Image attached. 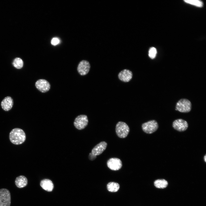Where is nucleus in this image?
<instances>
[{"label":"nucleus","mask_w":206,"mask_h":206,"mask_svg":"<svg viewBox=\"0 0 206 206\" xmlns=\"http://www.w3.org/2000/svg\"><path fill=\"white\" fill-rule=\"evenodd\" d=\"M9 139L11 142L15 145L23 143L25 140L26 136L24 131L21 129L15 128L9 133Z\"/></svg>","instance_id":"nucleus-1"},{"label":"nucleus","mask_w":206,"mask_h":206,"mask_svg":"<svg viewBox=\"0 0 206 206\" xmlns=\"http://www.w3.org/2000/svg\"><path fill=\"white\" fill-rule=\"evenodd\" d=\"M116 132L117 136L119 138H124L128 135L130 131L128 126L125 122L119 121L116 124Z\"/></svg>","instance_id":"nucleus-2"},{"label":"nucleus","mask_w":206,"mask_h":206,"mask_svg":"<svg viewBox=\"0 0 206 206\" xmlns=\"http://www.w3.org/2000/svg\"><path fill=\"white\" fill-rule=\"evenodd\" d=\"M11 195L9 191L6 189H0V206H10Z\"/></svg>","instance_id":"nucleus-3"},{"label":"nucleus","mask_w":206,"mask_h":206,"mask_svg":"<svg viewBox=\"0 0 206 206\" xmlns=\"http://www.w3.org/2000/svg\"><path fill=\"white\" fill-rule=\"evenodd\" d=\"M191 106L190 101L187 99H182L177 103L176 110L182 112H188L190 111Z\"/></svg>","instance_id":"nucleus-4"},{"label":"nucleus","mask_w":206,"mask_h":206,"mask_svg":"<svg viewBox=\"0 0 206 206\" xmlns=\"http://www.w3.org/2000/svg\"><path fill=\"white\" fill-rule=\"evenodd\" d=\"M88 120L87 116L85 115H80L75 119L74 124L78 129L81 130L85 128L87 125Z\"/></svg>","instance_id":"nucleus-5"},{"label":"nucleus","mask_w":206,"mask_h":206,"mask_svg":"<svg viewBox=\"0 0 206 206\" xmlns=\"http://www.w3.org/2000/svg\"><path fill=\"white\" fill-rule=\"evenodd\" d=\"M143 130L147 134H151L155 132L158 128L157 121L152 120L143 124L142 126Z\"/></svg>","instance_id":"nucleus-6"},{"label":"nucleus","mask_w":206,"mask_h":206,"mask_svg":"<svg viewBox=\"0 0 206 206\" xmlns=\"http://www.w3.org/2000/svg\"><path fill=\"white\" fill-rule=\"evenodd\" d=\"M35 85L36 88L42 93H45L49 91L51 86L49 82L43 79H40L37 80L36 82Z\"/></svg>","instance_id":"nucleus-7"},{"label":"nucleus","mask_w":206,"mask_h":206,"mask_svg":"<svg viewBox=\"0 0 206 206\" xmlns=\"http://www.w3.org/2000/svg\"><path fill=\"white\" fill-rule=\"evenodd\" d=\"M90 68L89 62L86 60H82L79 64L77 67V71L81 76L86 75L89 72Z\"/></svg>","instance_id":"nucleus-8"},{"label":"nucleus","mask_w":206,"mask_h":206,"mask_svg":"<svg viewBox=\"0 0 206 206\" xmlns=\"http://www.w3.org/2000/svg\"><path fill=\"white\" fill-rule=\"evenodd\" d=\"M108 167L113 171L119 170L122 166V162L119 159L112 158L109 159L107 162Z\"/></svg>","instance_id":"nucleus-9"},{"label":"nucleus","mask_w":206,"mask_h":206,"mask_svg":"<svg viewBox=\"0 0 206 206\" xmlns=\"http://www.w3.org/2000/svg\"><path fill=\"white\" fill-rule=\"evenodd\" d=\"M118 77L121 81L128 82L130 81L133 77L132 72L130 70L124 69L120 71L118 74Z\"/></svg>","instance_id":"nucleus-10"},{"label":"nucleus","mask_w":206,"mask_h":206,"mask_svg":"<svg viewBox=\"0 0 206 206\" xmlns=\"http://www.w3.org/2000/svg\"><path fill=\"white\" fill-rule=\"evenodd\" d=\"M173 128L177 130L182 132L185 130L188 127V124L185 120L181 119L175 120L173 122Z\"/></svg>","instance_id":"nucleus-11"},{"label":"nucleus","mask_w":206,"mask_h":206,"mask_svg":"<svg viewBox=\"0 0 206 206\" xmlns=\"http://www.w3.org/2000/svg\"><path fill=\"white\" fill-rule=\"evenodd\" d=\"M107 144L105 141H102L95 146L92 150L91 152L96 156L101 154L106 149Z\"/></svg>","instance_id":"nucleus-12"},{"label":"nucleus","mask_w":206,"mask_h":206,"mask_svg":"<svg viewBox=\"0 0 206 206\" xmlns=\"http://www.w3.org/2000/svg\"><path fill=\"white\" fill-rule=\"evenodd\" d=\"M13 101L12 98L10 96L5 97L2 101L1 106L5 111H7L10 110L13 107Z\"/></svg>","instance_id":"nucleus-13"},{"label":"nucleus","mask_w":206,"mask_h":206,"mask_svg":"<svg viewBox=\"0 0 206 206\" xmlns=\"http://www.w3.org/2000/svg\"><path fill=\"white\" fill-rule=\"evenodd\" d=\"M15 183L18 188H21L26 186L28 183L27 178L23 175H20L17 177L15 180Z\"/></svg>","instance_id":"nucleus-14"},{"label":"nucleus","mask_w":206,"mask_h":206,"mask_svg":"<svg viewBox=\"0 0 206 206\" xmlns=\"http://www.w3.org/2000/svg\"><path fill=\"white\" fill-rule=\"evenodd\" d=\"M40 185L43 189L49 192L52 191L54 187V184L52 181L47 179L41 180L40 183Z\"/></svg>","instance_id":"nucleus-15"},{"label":"nucleus","mask_w":206,"mask_h":206,"mask_svg":"<svg viewBox=\"0 0 206 206\" xmlns=\"http://www.w3.org/2000/svg\"><path fill=\"white\" fill-rule=\"evenodd\" d=\"M154 185L157 188L164 189L167 187L168 182L165 179H158L154 181Z\"/></svg>","instance_id":"nucleus-16"},{"label":"nucleus","mask_w":206,"mask_h":206,"mask_svg":"<svg viewBox=\"0 0 206 206\" xmlns=\"http://www.w3.org/2000/svg\"><path fill=\"white\" fill-rule=\"evenodd\" d=\"M107 187L109 191L114 192H117L119 190L120 185L117 183L110 182L108 184Z\"/></svg>","instance_id":"nucleus-17"},{"label":"nucleus","mask_w":206,"mask_h":206,"mask_svg":"<svg viewBox=\"0 0 206 206\" xmlns=\"http://www.w3.org/2000/svg\"><path fill=\"white\" fill-rule=\"evenodd\" d=\"M13 65L16 68L18 69H21L23 66V62L20 58H17L14 60L13 62Z\"/></svg>","instance_id":"nucleus-18"},{"label":"nucleus","mask_w":206,"mask_h":206,"mask_svg":"<svg viewBox=\"0 0 206 206\" xmlns=\"http://www.w3.org/2000/svg\"><path fill=\"white\" fill-rule=\"evenodd\" d=\"M184 1L187 3L198 7H202L203 5V2L201 1L198 0H186Z\"/></svg>","instance_id":"nucleus-19"},{"label":"nucleus","mask_w":206,"mask_h":206,"mask_svg":"<svg viewBox=\"0 0 206 206\" xmlns=\"http://www.w3.org/2000/svg\"><path fill=\"white\" fill-rule=\"evenodd\" d=\"M157 53L156 48L154 47L150 48L148 52V56L152 59H154L156 57Z\"/></svg>","instance_id":"nucleus-20"},{"label":"nucleus","mask_w":206,"mask_h":206,"mask_svg":"<svg viewBox=\"0 0 206 206\" xmlns=\"http://www.w3.org/2000/svg\"><path fill=\"white\" fill-rule=\"evenodd\" d=\"M51 43L53 45H56L58 44L60 42V40L57 38H53L51 41Z\"/></svg>","instance_id":"nucleus-21"},{"label":"nucleus","mask_w":206,"mask_h":206,"mask_svg":"<svg viewBox=\"0 0 206 206\" xmlns=\"http://www.w3.org/2000/svg\"><path fill=\"white\" fill-rule=\"evenodd\" d=\"M96 157V156L93 154L92 152L90 153L89 155V158L90 160L93 161L94 160Z\"/></svg>","instance_id":"nucleus-22"},{"label":"nucleus","mask_w":206,"mask_h":206,"mask_svg":"<svg viewBox=\"0 0 206 206\" xmlns=\"http://www.w3.org/2000/svg\"><path fill=\"white\" fill-rule=\"evenodd\" d=\"M204 158V161H205V162H206V155H205Z\"/></svg>","instance_id":"nucleus-23"}]
</instances>
